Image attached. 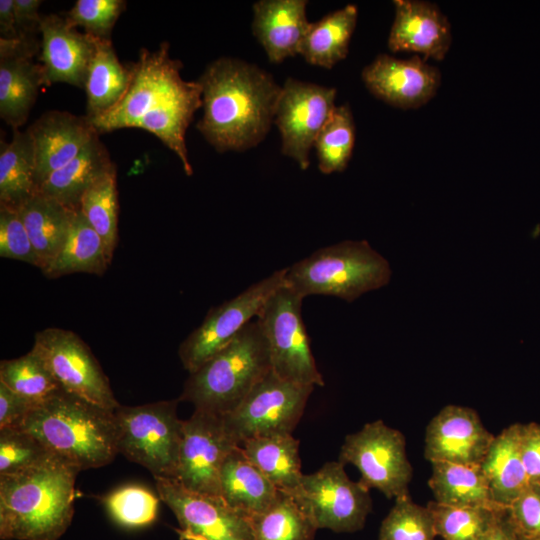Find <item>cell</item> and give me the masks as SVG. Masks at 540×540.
Here are the masks:
<instances>
[{"label": "cell", "mask_w": 540, "mask_h": 540, "mask_svg": "<svg viewBox=\"0 0 540 540\" xmlns=\"http://www.w3.org/2000/svg\"><path fill=\"white\" fill-rule=\"evenodd\" d=\"M0 39L10 41L19 39L15 21L14 0L0 1Z\"/></svg>", "instance_id": "obj_48"}, {"label": "cell", "mask_w": 540, "mask_h": 540, "mask_svg": "<svg viewBox=\"0 0 540 540\" xmlns=\"http://www.w3.org/2000/svg\"><path fill=\"white\" fill-rule=\"evenodd\" d=\"M481 540H517V530L509 508L504 511L496 524Z\"/></svg>", "instance_id": "obj_49"}, {"label": "cell", "mask_w": 540, "mask_h": 540, "mask_svg": "<svg viewBox=\"0 0 540 540\" xmlns=\"http://www.w3.org/2000/svg\"><path fill=\"white\" fill-rule=\"evenodd\" d=\"M44 269L58 254L70 229L73 211L36 191L18 209Z\"/></svg>", "instance_id": "obj_28"}, {"label": "cell", "mask_w": 540, "mask_h": 540, "mask_svg": "<svg viewBox=\"0 0 540 540\" xmlns=\"http://www.w3.org/2000/svg\"><path fill=\"white\" fill-rule=\"evenodd\" d=\"M306 0H260L253 4L252 32L268 60L281 63L299 54L310 26Z\"/></svg>", "instance_id": "obj_23"}, {"label": "cell", "mask_w": 540, "mask_h": 540, "mask_svg": "<svg viewBox=\"0 0 540 540\" xmlns=\"http://www.w3.org/2000/svg\"><path fill=\"white\" fill-rule=\"evenodd\" d=\"M237 446L221 415L195 409L183 420L174 479L191 491L220 496L222 465Z\"/></svg>", "instance_id": "obj_15"}, {"label": "cell", "mask_w": 540, "mask_h": 540, "mask_svg": "<svg viewBox=\"0 0 540 540\" xmlns=\"http://www.w3.org/2000/svg\"><path fill=\"white\" fill-rule=\"evenodd\" d=\"M125 7L123 0H78L65 18L72 26L83 27L90 36L110 39L111 31Z\"/></svg>", "instance_id": "obj_42"}, {"label": "cell", "mask_w": 540, "mask_h": 540, "mask_svg": "<svg viewBox=\"0 0 540 540\" xmlns=\"http://www.w3.org/2000/svg\"><path fill=\"white\" fill-rule=\"evenodd\" d=\"M521 423H514L494 437L480 464L495 504L509 507L528 487L520 453Z\"/></svg>", "instance_id": "obj_25"}, {"label": "cell", "mask_w": 540, "mask_h": 540, "mask_svg": "<svg viewBox=\"0 0 540 540\" xmlns=\"http://www.w3.org/2000/svg\"><path fill=\"white\" fill-rule=\"evenodd\" d=\"M159 496L139 485H126L103 498L109 516L125 528L150 525L158 515Z\"/></svg>", "instance_id": "obj_40"}, {"label": "cell", "mask_w": 540, "mask_h": 540, "mask_svg": "<svg viewBox=\"0 0 540 540\" xmlns=\"http://www.w3.org/2000/svg\"><path fill=\"white\" fill-rule=\"evenodd\" d=\"M198 82L203 115L196 128L218 152L246 151L264 140L282 89L271 74L241 59L221 57Z\"/></svg>", "instance_id": "obj_2"}, {"label": "cell", "mask_w": 540, "mask_h": 540, "mask_svg": "<svg viewBox=\"0 0 540 540\" xmlns=\"http://www.w3.org/2000/svg\"><path fill=\"white\" fill-rule=\"evenodd\" d=\"M270 371L266 339L257 321H251L225 348L189 374L179 400L223 416Z\"/></svg>", "instance_id": "obj_5"}, {"label": "cell", "mask_w": 540, "mask_h": 540, "mask_svg": "<svg viewBox=\"0 0 540 540\" xmlns=\"http://www.w3.org/2000/svg\"><path fill=\"white\" fill-rule=\"evenodd\" d=\"M336 89L288 78L282 86L274 124L280 131L281 151L302 170L310 165V151L334 111Z\"/></svg>", "instance_id": "obj_16"}, {"label": "cell", "mask_w": 540, "mask_h": 540, "mask_svg": "<svg viewBox=\"0 0 540 540\" xmlns=\"http://www.w3.org/2000/svg\"><path fill=\"white\" fill-rule=\"evenodd\" d=\"M248 519L254 540H313L317 531L310 516L284 492L267 510Z\"/></svg>", "instance_id": "obj_34"}, {"label": "cell", "mask_w": 540, "mask_h": 540, "mask_svg": "<svg viewBox=\"0 0 540 540\" xmlns=\"http://www.w3.org/2000/svg\"><path fill=\"white\" fill-rule=\"evenodd\" d=\"M18 428L80 471L107 465L119 454L115 410L63 389L35 405Z\"/></svg>", "instance_id": "obj_4"}, {"label": "cell", "mask_w": 540, "mask_h": 540, "mask_svg": "<svg viewBox=\"0 0 540 540\" xmlns=\"http://www.w3.org/2000/svg\"><path fill=\"white\" fill-rule=\"evenodd\" d=\"M41 0H14V13L19 38H34L32 33L39 31L42 17L38 10Z\"/></svg>", "instance_id": "obj_47"}, {"label": "cell", "mask_w": 540, "mask_h": 540, "mask_svg": "<svg viewBox=\"0 0 540 540\" xmlns=\"http://www.w3.org/2000/svg\"><path fill=\"white\" fill-rule=\"evenodd\" d=\"M357 17V7L350 4L311 23L299 54L311 65L331 69L346 58Z\"/></svg>", "instance_id": "obj_30"}, {"label": "cell", "mask_w": 540, "mask_h": 540, "mask_svg": "<svg viewBox=\"0 0 540 540\" xmlns=\"http://www.w3.org/2000/svg\"><path fill=\"white\" fill-rule=\"evenodd\" d=\"M0 382L36 405L61 389L32 349L23 356L0 362Z\"/></svg>", "instance_id": "obj_38"}, {"label": "cell", "mask_w": 540, "mask_h": 540, "mask_svg": "<svg viewBox=\"0 0 540 540\" xmlns=\"http://www.w3.org/2000/svg\"><path fill=\"white\" fill-rule=\"evenodd\" d=\"M35 155L37 189L99 134L86 116L66 111H48L28 127Z\"/></svg>", "instance_id": "obj_22"}, {"label": "cell", "mask_w": 540, "mask_h": 540, "mask_svg": "<svg viewBox=\"0 0 540 540\" xmlns=\"http://www.w3.org/2000/svg\"><path fill=\"white\" fill-rule=\"evenodd\" d=\"M105 245L80 209L73 211L67 237L55 258L42 269L47 278L72 273L102 275L108 268Z\"/></svg>", "instance_id": "obj_29"}, {"label": "cell", "mask_w": 540, "mask_h": 540, "mask_svg": "<svg viewBox=\"0 0 540 540\" xmlns=\"http://www.w3.org/2000/svg\"><path fill=\"white\" fill-rule=\"evenodd\" d=\"M36 191L31 136L13 129L11 141L0 142V206L18 209Z\"/></svg>", "instance_id": "obj_33"}, {"label": "cell", "mask_w": 540, "mask_h": 540, "mask_svg": "<svg viewBox=\"0 0 540 540\" xmlns=\"http://www.w3.org/2000/svg\"><path fill=\"white\" fill-rule=\"evenodd\" d=\"M34 38L0 39V116L19 129L28 119L39 88L44 85Z\"/></svg>", "instance_id": "obj_19"}, {"label": "cell", "mask_w": 540, "mask_h": 540, "mask_svg": "<svg viewBox=\"0 0 540 540\" xmlns=\"http://www.w3.org/2000/svg\"><path fill=\"white\" fill-rule=\"evenodd\" d=\"M355 144V123L349 105L336 106L320 131L314 148L323 174L346 169Z\"/></svg>", "instance_id": "obj_37"}, {"label": "cell", "mask_w": 540, "mask_h": 540, "mask_svg": "<svg viewBox=\"0 0 540 540\" xmlns=\"http://www.w3.org/2000/svg\"><path fill=\"white\" fill-rule=\"evenodd\" d=\"M114 167L99 134H96L75 158L52 173L37 191L76 210L88 188Z\"/></svg>", "instance_id": "obj_24"}, {"label": "cell", "mask_w": 540, "mask_h": 540, "mask_svg": "<svg viewBox=\"0 0 540 540\" xmlns=\"http://www.w3.org/2000/svg\"><path fill=\"white\" fill-rule=\"evenodd\" d=\"M32 350L64 391L106 409L120 406L100 364L74 332L46 328L35 334Z\"/></svg>", "instance_id": "obj_12"}, {"label": "cell", "mask_w": 540, "mask_h": 540, "mask_svg": "<svg viewBox=\"0 0 540 540\" xmlns=\"http://www.w3.org/2000/svg\"><path fill=\"white\" fill-rule=\"evenodd\" d=\"M313 389L283 380L271 370L232 412L222 417L238 445L254 437L292 434Z\"/></svg>", "instance_id": "obj_11"}, {"label": "cell", "mask_w": 540, "mask_h": 540, "mask_svg": "<svg viewBox=\"0 0 540 540\" xmlns=\"http://www.w3.org/2000/svg\"><path fill=\"white\" fill-rule=\"evenodd\" d=\"M54 455L36 436L22 428L0 429V475L38 466Z\"/></svg>", "instance_id": "obj_41"}, {"label": "cell", "mask_w": 540, "mask_h": 540, "mask_svg": "<svg viewBox=\"0 0 540 540\" xmlns=\"http://www.w3.org/2000/svg\"><path fill=\"white\" fill-rule=\"evenodd\" d=\"M130 69V84L120 102L90 120L91 124L99 134L122 128L152 133L176 154L185 173L191 175L185 136L195 112L202 107L200 83L182 78V63L170 57L166 42L154 51L142 49Z\"/></svg>", "instance_id": "obj_1"}, {"label": "cell", "mask_w": 540, "mask_h": 540, "mask_svg": "<svg viewBox=\"0 0 540 540\" xmlns=\"http://www.w3.org/2000/svg\"><path fill=\"white\" fill-rule=\"evenodd\" d=\"M520 453L529 484L540 486V423H521Z\"/></svg>", "instance_id": "obj_45"}, {"label": "cell", "mask_w": 540, "mask_h": 540, "mask_svg": "<svg viewBox=\"0 0 540 540\" xmlns=\"http://www.w3.org/2000/svg\"><path fill=\"white\" fill-rule=\"evenodd\" d=\"M428 485L437 503L454 507H502L494 503L480 465L431 463Z\"/></svg>", "instance_id": "obj_32"}, {"label": "cell", "mask_w": 540, "mask_h": 540, "mask_svg": "<svg viewBox=\"0 0 540 540\" xmlns=\"http://www.w3.org/2000/svg\"><path fill=\"white\" fill-rule=\"evenodd\" d=\"M437 536L444 540H481L508 507H454L430 501Z\"/></svg>", "instance_id": "obj_36"}, {"label": "cell", "mask_w": 540, "mask_h": 540, "mask_svg": "<svg viewBox=\"0 0 540 540\" xmlns=\"http://www.w3.org/2000/svg\"><path fill=\"white\" fill-rule=\"evenodd\" d=\"M130 80L131 69L120 63L111 40L98 39L84 86L86 117L92 120L114 108L127 91Z\"/></svg>", "instance_id": "obj_31"}, {"label": "cell", "mask_w": 540, "mask_h": 540, "mask_svg": "<svg viewBox=\"0 0 540 540\" xmlns=\"http://www.w3.org/2000/svg\"><path fill=\"white\" fill-rule=\"evenodd\" d=\"M79 472L54 456L21 472L0 475V538L58 540L73 518Z\"/></svg>", "instance_id": "obj_3"}, {"label": "cell", "mask_w": 540, "mask_h": 540, "mask_svg": "<svg viewBox=\"0 0 540 540\" xmlns=\"http://www.w3.org/2000/svg\"><path fill=\"white\" fill-rule=\"evenodd\" d=\"M303 297L285 283L265 302L256 321L266 339L271 370L302 385L324 386L302 318Z\"/></svg>", "instance_id": "obj_8"}, {"label": "cell", "mask_w": 540, "mask_h": 540, "mask_svg": "<svg viewBox=\"0 0 540 540\" xmlns=\"http://www.w3.org/2000/svg\"><path fill=\"white\" fill-rule=\"evenodd\" d=\"M39 31L44 84L62 82L84 88L98 38L80 33L57 14L42 17Z\"/></svg>", "instance_id": "obj_20"}, {"label": "cell", "mask_w": 540, "mask_h": 540, "mask_svg": "<svg viewBox=\"0 0 540 540\" xmlns=\"http://www.w3.org/2000/svg\"><path fill=\"white\" fill-rule=\"evenodd\" d=\"M285 274L286 268L277 270L208 312L179 347V358L189 374L225 348L258 316L267 299L285 283Z\"/></svg>", "instance_id": "obj_13"}, {"label": "cell", "mask_w": 540, "mask_h": 540, "mask_svg": "<svg viewBox=\"0 0 540 540\" xmlns=\"http://www.w3.org/2000/svg\"><path fill=\"white\" fill-rule=\"evenodd\" d=\"M0 256L41 268L18 210L6 206H0Z\"/></svg>", "instance_id": "obj_43"}, {"label": "cell", "mask_w": 540, "mask_h": 540, "mask_svg": "<svg viewBox=\"0 0 540 540\" xmlns=\"http://www.w3.org/2000/svg\"><path fill=\"white\" fill-rule=\"evenodd\" d=\"M369 92L399 109H417L428 103L441 85V73L425 59L414 55L398 59L379 54L361 73Z\"/></svg>", "instance_id": "obj_17"}, {"label": "cell", "mask_w": 540, "mask_h": 540, "mask_svg": "<svg viewBox=\"0 0 540 540\" xmlns=\"http://www.w3.org/2000/svg\"><path fill=\"white\" fill-rule=\"evenodd\" d=\"M246 458L281 492L294 493L303 476L299 440L292 434L259 436L239 445Z\"/></svg>", "instance_id": "obj_27"}, {"label": "cell", "mask_w": 540, "mask_h": 540, "mask_svg": "<svg viewBox=\"0 0 540 540\" xmlns=\"http://www.w3.org/2000/svg\"><path fill=\"white\" fill-rule=\"evenodd\" d=\"M279 491L237 446L225 459L220 473V496L247 517L267 510Z\"/></svg>", "instance_id": "obj_26"}, {"label": "cell", "mask_w": 540, "mask_h": 540, "mask_svg": "<svg viewBox=\"0 0 540 540\" xmlns=\"http://www.w3.org/2000/svg\"><path fill=\"white\" fill-rule=\"evenodd\" d=\"M393 4L388 48L392 52H413L425 60H443L452 43V32L440 8L423 0H395Z\"/></svg>", "instance_id": "obj_21"}, {"label": "cell", "mask_w": 540, "mask_h": 540, "mask_svg": "<svg viewBox=\"0 0 540 540\" xmlns=\"http://www.w3.org/2000/svg\"><path fill=\"white\" fill-rule=\"evenodd\" d=\"M436 536L432 512L413 502L409 494L395 498L379 531V540H434Z\"/></svg>", "instance_id": "obj_39"}, {"label": "cell", "mask_w": 540, "mask_h": 540, "mask_svg": "<svg viewBox=\"0 0 540 540\" xmlns=\"http://www.w3.org/2000/svg\"><path fill=\"white\" fill-rule=\"evenodd\" d=\"M517 540H534V539H529V538H526V537H522V536L517 534Z\"/></svg>", "instance_id": "obj_50"}, {"label": "cell", "mask_w": 540, "mask_h": 540, "mask_svg": "<svg viewBox=\"0 0 540 540\" xmlns=\"http://www.w3.org/2000/svg\"><path fill=\"white\" fill-rule=\"evenodd\" d=\"M79 209L101 237L111 262L118 241L116 167L88 188L81 199Z\"/></svg>", "instance_id": "obj_35"}, {"label": "cell", "mask_w": 540, "mask_h": 540, "mask_svg": "<svg viewBox=\"0 0 540 540\" xmlns=\"http://www.w3.org/2000/svg\"><path fill=\"white\" fill-rule=\"evenodd\" d=\"M494 437L474 409L447 405L426 427L424 457L430 463L480 465Z\"/></svg>", "instance_id": "obj_18"}, {"label": "cell", "mask_w": 540, "mask_h": 540, "mask_svg": "<svg viewBox=\"0 0 540 540\" xmlns=\"http://www.w3.org/2000/svg\"><path fill=\"white\" fill-rule=\"evenodd\" d=\"M508 508L517 534L540 540V486L529 484Z\"/></svg>", "instance_id": "obj_44"}, {"label": "cell", "mask_w": 540, "mask_h": 540, "mask_svg": "<svg viewBox=\"0 0 540 540\" xmlns=\"http://www.w3.org/2000/svg\"><path fill=\"white\" fill-rule=\"evenodd\" d=\"M339 462L354 465L361 474L359 482L369 490L375 488L387 498L409 494L413 470L405 437L382 420L366 423L359 431L347 435Z\"/></svg>", "instance_id": "obj_9"}, {"label": "cell", "mask_w": 540, "mask_h": 540, "mask_svg": "<svg viewBox=\"0 0 540 540\" xmlns=\"http://www.w3.org/2000/svg\"><path fill=\"white\" fill-rule=\"evenodd\" d=\"M290 495L317 529L358 531L372 510L369 489L350 480L339 461L327 462L316 472L303 474L299 488Z\"/></svg>", "instance_id": "obj_10"}, {"label": "cell", "mask_w": 540, "mask_h": 540, "mask_svg": "<svg viewBox=\"0 0 540 540\" xmlns=\"http://www.w3.org/2000/svg\"><path fill=\"white\" fill-rule=\"evenodd\" d=\"M154 478L160 500L178 521L179 540H254L248 517L221 496L191 491L174 478Z\"/></svg>", "instance_id": "obj_14"}, {"label": "cell", "mask_w": 540, "mask_h": 540, "mask_svg": "<svg viewBox=\"0 0 540 540\" xmlns=\"http://www.w3.org/2000/svg\"><path fill=\"white\" fill-rule=\"evenodd\" d=\"M178 402L117 407L118 453L142 465L154 477L175 478L183 425L177 416Z\"/></svg>", "instance_id": "obj_7"}, {"label": "cell", "mask_w": 540, "mask_h": 540, "mask_svg": "<svg viewBox=\"0 0 540 540\" xmlns=\"http://www.w3.org/2000/svg\"><path fill=\"white\" fill-rule=\"evenodd\" d=\"M389 262L366 240L326 246L286 268L285 284L305 298L334 296L353 302L362 294L387 285Z\"/></svg>", "instance_id": "obj_6"}, {"label": "cell", "mask_w": 540, "mask_h": 540, "mask_svg": "<svg viewBox=\"0 0 540 540\" xmlns=\"http://www.w3.org/2000/svg\"><path fill=\"white\" fill-rule=\"evenodd\" d=\"M35 405L0 382V429L20 427Z\"/></svg>", "instance_id": "obj_46"}]
</instances>
